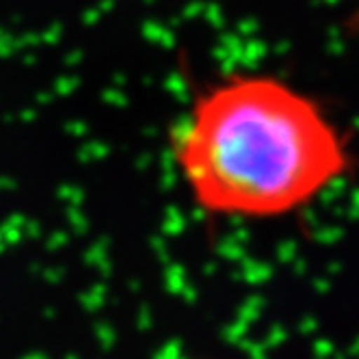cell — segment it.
I'll use <instances>...</instances> for the list:
<instances>
[{"label":"cell","instance_id":"cell-1","mask_svg":"<svg viewBox=\"0 0 359 359\" xmlns=\"http://www.w3.org/2000/svg\"><path fill=\"white\" fill-rule=\"evenodd\" d=\"M169 149L193 206L229 221L290 217L353 165L344 135L312 95L275 74L247 69L195 93Z\"/></svg>","mask_w":359,"mask_h":359}]
</instances>
